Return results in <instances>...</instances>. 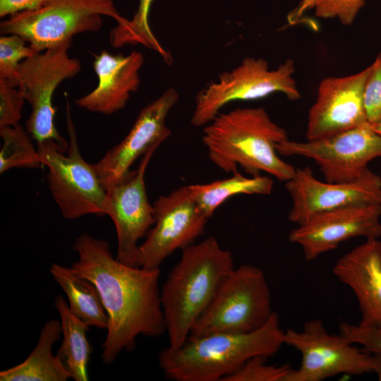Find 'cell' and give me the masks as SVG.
<instances>
[{
    "label": "cell",
    "mask_w": 381,
    "mask_h": 381,
    "mask_svg": "<svg viewBox=\"0 0 381 381\" xmlns=\"http://www.w3.org/2000/svg\"><path fill=\"white\" fill-rule=\"evenodd\" d=\"M62 334L61 322L50 320L42 327L37 344L27 358L0 372L1 381H66L71 378L52 352L54 344Z\"/></svg>",
    "instance_id": "20"
},
{
    "label": "cell",
    "mask_w": 381,
    "mask_h": 381,
    "mask_svg": "<svg viewBox=\"0 0 381 381\" xmlns=\"http://www.w3.org/2000/svg\"><path fill=\"white\" fill-rule=\"evenodd\" d=\"M294 72L291 59L286 60L275 69H270L265 59L246 57L198 94L190 123L197 127L205 126L224 106L234 101L258 99L274 92H282L289 99L297 100L301 95L293 78Z\"/></svg>",
    "instance_id": "9"
},
{
    "label": "cell",
    "mask_w": 381,
    "mask_h": 381,
    "mask_svg": "<svg viewBox=\"0 0 381 381\" xmlns=\"http://www.w3.org/2000/svg\"><path fill=\"white\" fill-rule=\"evenodd\" d=\"M287 139L262 107L219 113L204 126L202 135L210 159L222 171L233 173L240 166L251 176L265 172L285 182L296 168L279 157L277 145Z\"/></svg>",
    "instance_id": "2"
},
{
    "label": "cell",
    "mask_w": 381,
    "mask_h": 381,
    "mask_svg": "<svg viewBox=\"0 0 381 381\" xmlns=\"http://www.w3.org/2000/svg\"><path fill=\"white\" fill-rule=\"evenodd\" d=\"M380 214H381V205H380Z\"/></svg>",
    "instance_id": "35"
},
{
    "label": "cell",
    "mask_w": 381,
    "mask_h": 381,
    "mask_svg": "<svg viewBox=\"0 0 381 381\" xmlns=\"http://www.w3.org/2000/svg\"><path fill=\"white\" fill-rule=\"evenodd\" d=\"M179 99L176 89H167L141 109L126 136L95 164L105 188L126 176L135 160L150 149L158 147L171 135L165 121Z\"/></svg>",
    "instance_id": "16"
},
{
    "label": "cell",
    "mask_w": 381,
    "mask_h": 381,
    "mask_svg": "<svg viewBox=\"0 0 381 381\" xmlns=\"http://www.w3.org/2000/svg\"><path fill=\"white\" fill-rule=\"evenodd\" d=\"M285 187L292 202L289 220L298 225L337 209L381 205V177L369 169L353 181L332 183L318 180L310 167L297 168Z\"/></svg>",
    "instance_id": "13"
},
{
    "label": "cell",
    "mask_w": 381,
    "mask_h": 381,
    "mask_svg": "<svg viewBox=\"0 0 381 381\" xmlns=\"http://www.w3.org/2000/svg\"><path fill=\"white\" fill-rule=\"evenodd\" d=\"M48 0H0V17L18 12L32 11L42 6Z\"/></svg>",
    "instance_id": "32"
},
{
    "label": "cell",
    "mask_w": 381,
    "mask_h": 381,
    "mask_svg": "<svg viewBox=\"0 0 381 381\" xmlns=\"http://www.w3.org/2000/svg\"><path fill=\"white\" fill-rule=\"evenodd\" d=\"M234 268L231 253L212 236L182 250L160 288L167 348L176 350L186 341L194 322Z\"/></svg>",
    "instance_id": "3"
},
{
    "label": "cell",
    "mask_w": 381,
    "mask_h": 381,
    "mask_svg": "<svg viewBox=\"0 0 381 381\" xmlns=\"http://www.w3.org/2000/svg\"><path fill=\"white\" fill-rule=\"evenodd\" d=\"M153 0H139L137 11L124 25H117L109 33L110 44L116 47L140 44L157 52L164 61L170 64L172 57L155 37L150 29L148 16Z\"/></svg>",
    "instance_id": "24"
},
{
    "label": "cell",
    "mask_w": 381,
    "mask_h": 381,
    "mask_svg": "<svg viewBox=\"0 0 381 381\" xmlns=\"http://www.w3.org/2000/svg\"><path fill=\"white\" fill-rule=\"evenodd\" d=\"M152 205L154 224L138 246L136 260V266L145 269H159L175 250L193 244L209 220L194 201L188 186L159 196Z\"/></svg>",
    "instance_id": "12"
},
{
    "label": "cell",
    "mask_w": 381,
    "mask_h": 381,
    "mask_svg": "<svg viewBox=\"0 0 381 381\" xmlns=\"http://www.w3.org/2000/svg\"><path fill=\"white\" fill-rule=\"evenodd\" d=\"M71 42L57 44L25 59L18 68L14 82L31 108L26 123L28 132L37 143L55 140L63 152L67 151L68 142L55 126L52 98L59 84L81 70L80 61L68 54Z\"/></svg>",
    "instance_id": "8"
},
{
    "label": "cell",
    "mask_w": 381,
    "mask_h": 381,
    "mask_svg": "<svg viewBox=\"0 0 381 381\" xmlns=\"http://www.w3.org/2000/svg\"><path fill=\"white\" fill-rule=\"evenodd\" d=\"M157 147L147 151L135 171L107 186L108 214L112 219L117 236V260L136 266L139 245L154 224V208L148 200L145 174Z\"/></svg>",
    "instance_id": "14"
},
{
    "label": "cell",
    "mask_w": 381,
    "mask_h": 381,
    "mask_svg": "<svg viewBox=\"0 0 381 381\" xmlns=\"http://www.w3.org/2000/svg\"><path fill=\"white\" fill-rule=\"evenodd\" d=\"M365 0H318L314 8L315 16L321 18H338L344 25L354 21Z\"/></svg>",
    "instance_id": "30"
},
{
    "label": "cell",
    "mask_w": 381,
    "mask_h": 381,
    "mask_svg": "<svg viewBox=\"0 0 381 381\" xmlns=\"http://www.w3.org/2000/svg\"><path fill=\"white\" fill-rule=\"evenodd\" d=\"M144 61L143 54L138 51L126 56L102 51L93 61L97 85L88 94L75 99V104L89 111L105 115L122 109L131 95L139 88L140 71Z\"/></svg>",
    "instance_id": "18"
},
{
    "label": "cell",
    "mask_w": 381,
    "mask_h": 381,
    "mask_svg": "<svg viewBox=\"0 0 381 381\" xmlns=\"http://www.w3.org/2000/svg\"><path fill=\"white\" fill-rule=\"evenodd\" d=\"M332 272L354 294L359 325L381 328V241L368 238L335 262Z\"/></svg>",
    "instance_id": "19"
},
{
    "label": "cell",
    "mask_w": 381,
    "mask_h": 381,
    "mask_svg": "<svg viewBox=\"0 0 381 381\" xmlns=\"http://www.w3.org/2000/svg\"><path fill=\"white\" fill-rule=\"evenodd\" d=\"M274 182L267 176L246 177L237 171L227 179L205 184L188 185V190L202 213L210 219L217 208L239 194L269 195Z\"/></svg>",
    "instance_id": "23"
},
{
    "label": "cell",
    "mask_w": 381,
    "mask_h": 381,
    "mask_svg": "<svg viewBox=\"0 0 381 381\" xmlns=\"http://www.w3.org/2000/svg\"><path fill=\"white\" fill-rule=\"evenodd\" d=\"M373 361V373L377 376V378L381 381V353H371Z\"/></svg>",
    "instance_id": "34"
},
{
    "label": "cell",
    "mask_w": 381,
    "mask_h": 381,
    "mask_svg": "<svg viewBox=\"0 0 381 381\" xmlns=\"http://www.w3.org/2000/svg\"><path fill=\"white\" fill-rule=\"evenodd\" d=\"M274 312L263 270L242 265L234 268L222 282L209 306L194 322L189 337L250 332L262 327Z\"/></svg>",
    "instance_id": "6"
},
{
    "label": "cell",
    "mask_w": 381,
    "mask_h": 381,
    "mask_svg": "<svg viewBox=\"0 0 381 381\" xmlns=\"http://www.w3.org/2000/svg\"><path fill=\"white\" fill-rule=\"evenodd\" d=\"M279 155L313 159L326 181L349 182L359 178L368 164L381 157V135L368 123L332 135L277 145Z\"/></svg>",
    "instance_id": "11"
},
{
    "label": "cell",
    "mask_w": 381,
    "mask_h": 381,
    "mask_svg": "<svg viewBox=\"0 0 381 381\" xmlns=\"http://www.w3.org/2000/svg\"><path fill=\"white\" fill-rule=\"evenodd\" d=\"M284 334L274 311L262 327L250 332L189 337L179 349L162 350L159 363L171 380L222 381L249 359L274 355L284 344Z\"/></svg>",
    "instance_id": "4"
},
{
    "label": "cell",
    "mask_w": 381,
    "mask_h": 381,
    "mask_svg": "<svg viewBox=\"0 0 381 381\" xmlns=\"http://www.w3.org/2000/svg\"><path fill=\"white\" fill-rule=\"evenodd\" d=\"M25 102L17 87L0 78V128L19 125Z\"/></svg>",
    "instance_id": "29"
},
{
    "label": "cell",
    "mask_w": 381,
    "mask_h": 381,
    "mask_svg": "<svg viewBox=\"0 0 381 381\" xmlns=\"http://www.w3.org/2000/svg\"><path fill=\"white\" fill-rule=\"evenodd\" d=\"M54 306L60 316L63 339L56 356L75 381H87L88 363L92 347L88 341L87 325L69 309L68 302L59 295Z\"/></svg>",
    "instance_id": "21"
},
{
    "label": "cell",
    "mask_w": 381,
    "mask_h": 381,
    "mask_svg": "<svg viewBox=\"0 0 381 381\" xmlns=\"http://www.w3.org/2000/svg\"><path fill=\"white\" fill-rule=\"evenodd\" d=\"M49 272L68 298L71 311L89 326L107 329L108 316L95 286L71 267L52 263Z\"/></svg>",
    "instance_id": "22"
},
{
    "label": "cell",
    "mask_w": 381,
    "mask_h": 381,
    "mask_svg": "<svg viewBox=\"0 0 381 381\" xmlns=\"http://www.w3.org/2000/svg\"><path fill=\"white\" fill-rule=\"evenodd\" d=\"M370 66L353 75L328 77L308 115L306 138L319 139L367 123L363 90Z\"/></svg>",
    "instance_id": "17"
},
{
    "label": "cell",
    "mask_w": 381,
    "mask_h": 381,
    "mask_svg": "<svg viewBox=\"0 0 381 381\" xmlns=\"http://www.w3.org/2000/svg\"><path fill=\"white\" fill-rule=\"evenodd\" d=\"M363 104L368 123L381 135V51L370 66L363 90Z\"/></svg>",
    "instance_id": "28"
},
{
    "label": "cell",
    "mask_w": 381,
    "mask_h": 381,
    "mask_svg": "<svg viewBox=\"0 0 381 381\" xmlns=\"http://www.w3.org/2000/svg\"><path fill=\"white\" fill-rule=\"evenodd\" d=\"M119 25L128 21L117 11L112 0H48L40 8L16 13L0 24L1 35L23 37L37 52L72 40L75 35L97 32L102 16Z\"/></svg>",
    "instance_id": "7"
},
{
    "label": "cell",
    "mask_w": 381,
    "mask_h": 381,
    "mask_svg": "<svg viewBox=\"0 0 381 381\" xmlns=\"http://www.w3.org/2000/svg\"><path fill=\"white\" fill-rule=\"evenodd\" d=\"M26 42L16 34L2 35L0 37V78L13 85L20 63L38 53Z\"/></svg>",
    "instance_id": "26"
},
{
    "label": "cell",
    "mask_w": 381,
    "mask_h": 381,
    "mask_svg": "<svg viewBox=\"0 0 381 381\" xmlns=\"http://www.w3.org/2000/svg\"><path fill=\"white\" fill-rule=\"evenodd\" d=\"M66 94L68 147L65 155L54 140L37 143L42 165L48 169L47 179L52 195L64 218L75 219L87 214H108L107 188L95 164L81 156Z\"/></svg>",
    "instance_id": "5"
},
{
    "label": "cell",
    "mask_w": 381,
    "mask_h": 381,
    "mask_svg": "<svg viewBox=\"0 0 381 381\" xmlns=\"http://www.w3.org/2000/svg\"><path fill=\"white\" fill-rule=\"evenodd\" d=\"M3 141L0 152V173L13 168L38 169L42 165L32 138L20 124L0 128Z\"/></svg>",
    "instance_id": "25"
},
{
    "label": "cell",
    "mask_w": 381,
    "mask_h": 381,
    "mask_svg": "<svg viewBox=\"0 0 381 381\" xmlns=\"http://www.w3.org/2000/svg\"><path fill=\"white\" fill-rule=\"evenodd\" d=\"M339 332L349 342L361 345L368 352L381 353V328L342 322L339 325Z\"/></svg>",
    "instance_id": "31"
},
{
    "label": "cell",
    "mask_w": 381,
    "mask_h": 381,
    "mask_svg": "<svg viewBox=\"0 0 381 381\" xmlns=\"http://www.w3.org/2000/svg\"><path fill=\"white\" fill-rule=\"evenodd\" d=\"M267 358L255 356L249 359L222 381H286L292 368L287 364L278 366L267 365Z\"/></svg>",
    "instance_id": "27"
},
{
    "label": "cell",
    "mask_w": 381,
    "mask_h": 381,
    "mask_svg": "<svg viewBox=\"0 0 381 381\" xmlns=\"http://www.w3.org/2000/svg\"><path fill=\"white\" fill-rule=\"evenodd\" d=\"M284 344L300 352L301 362L286 381H322L337 375L373 373L372 353L353 346L341 334H329L322 320L305 322L302 329L284 331Z\"/></svg>",
    "instance_id": "10"
},
{
    "label": "cell",
    "mask_w": 381,
    "mask_h": 381,
    "mask_svg": "<svg viewBox=\"0 0 381 381\" xmlns=\"http://www.w3.org/2000/svg\"><path fill=\"white\" fill-rule=\"evenodd\" d=\"M381 236L380 205L351 206L318 214L298 225L289 236L312 261L351 238Z\"/></svg>",
    "instance_id": "15"
},
{
    "label": "cell",
    "mask_w": 381,
    "mask_h": 381,
    "mask_svg": "<svg viewBox=\"0 0 381 381\" xmlns=\"http://www.w3.org/2000/svg\"><path fill=\"white\" fill-rule=\"evenodd\" d=\"M78 260L71 265L78 276L97 288L108 316L102 344L104 364L123 351H132L138 335L157 337L166 332L160 298V269H145L114 258L109 243L87 233L76 237Z\"/></svg>",
    "instance_id": "1"
},
{
    "label": "cell",
    "mask_w": 381,
    "mask_h": 381,
    "mask_svg": "<svg viewBox=\"0 0 381 381\" xmlns=\"http://www.w3.org/2000/svg\"><path fill=\"white\" fill-rule=\"evenodd\" d=\"M318 0H302L298 6L289 15L290 23H295L308 10L314 8Z\"/></svg>",
    "instance_id": "33"
}]
</instances>
